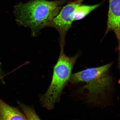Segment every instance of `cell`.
Here are the masks:
<instances>
[{
  "instance_id": "obj_10",
  "label": "cell",
  "mask_w": 120,
  "mask_h": 120,
  "mask_svg": "<svg viewBox=\"0 0 120 120\" xmlns=\"http://www.w3.org/2000/svg\"><path fill=\"white\" fill-rule=\"evenodd\" d=\"M117 50L118 51V52H119V57H120V58H119V59H120V60H120V47L119 48V49H117Z\"/></svg>"
},
{
  "instance_id": "obj_9",
  "label": "cell",
  "mask_w": 120,
  "mask_h": 120,
  "mask_svg": "<svg viewBox=\"0 0 120 120\" xmlns=\"http://www.w3.org/2000/svg\"><path fill=\"white\" fill-rule=\"evenodd\" d=\"M2 71H1V64H0V79H1L2 77Z\"/></svg>"
},
{
  "instance_id": "obj_5",
  "label": "cell",
  "mask_w": 120,
  "mask_h": 120,
  "mask_svg": "<svg viewBox=\"0 0 120 120\" xmlns=\"http://www.w3.org/2000/svg\"><path fill=\"white\" fill-rule=\"evenodd\" d=\"M113 31L117 39L118 47L120 46V0H109L107 28L105 36Z\"/></svg>"
},
{
  "instance_id": "obj_6",
  "label": "cell",
  "mask_w": 120,
  "mask_h": 120,
  "mask_svg": "<svg viewBox=\"0 0 120 120\" xmlns=\"http://www.w3.org/2000/svg\"><path fill=\"white\" fill-rule=\"evenodd\" d=\"M26 117L16 108L0 98V120H26Z\"/></svg>"
},
{
  "instance_id": "obj_7",
  "label": "cell",
  "mask_w": 120,
  "mask_h": 120,
  "mask_svg": "<svg viewBox=\"0 0 120 120\" xmlns=\"http://www.w3.org/2000/svg\"><path fill=\"white\" fill-rule=\"evenodd\" d=\"M102 4V3L92 5H82L75 9L73 15V21L81 20Z\"/></svg>"
},
{
  "instance_id": "obj_2",
  "label": "cell",
  "mask_w": 120,
  "mask_h": 120,
  "mask_svg": "<svg viewBox=\"0 0 120 120\" xmlns=\"http://www.w3.org/2000/svg\"><path fill=\"white\" fill-rule=\"evenodd\" d=\"M110 63L102 66L86 69L71 75L69 82L72 83L85 82L81 90H87L88 101L96 103L104 98L110 89L112 82L109 74Z\"/></svg>"
},
{
  "instance_id": "obj_8",
  "label": "cell",
  "mask_w": 120,
  "mask_h": 120,
  "mask_svg": "<svg viewBox=\"0 0 120 120\" xmlns=\"http://www.w3.org/2000/svg\"><path fill=\"white\" fill-rule=\"evenodd\" d=\"M19 105L25 114V115L27 120L40 119L33 109L21 103H19Z\"/></svg>"
},
{
  "instance_id": "obj_4",
  "label": "cell",
  "mask_w": 120,
  "mask_h": 120,
  "mask_svg": "<svg viewBox=\"0 0 120 120\" xmlns=\"http://www.w3.org/2000/svg\"><path fill=\"white\" fill-rule=\"evenodd\" d=\"M84 0H76L62 7L58 14L47 25V27L54 28L59 33L60 50H64L66 35L72 27V23L74 21V11L77 7L82 4Z\"/></svg>"
},
{
  "instance_id": "obj_3",
  "label": "cell",
  "mask_w": 120,
  "mask_h": 120,
  "mask_svg": "<svg viewBox=\"0 0 120 120\" xmlns=\"http://www.w3.org/2000/svg\"><path fill=\"white\" fill-rule=\"evenodd\" d=\"M77 53L69 57L64 50L60 51L57 61L54 67L53 76L50 86L46 92L41 96L40 101L45 108L52 110L60 100L63 90L69 82L74 64L79 57Z\"/></svg>"
},
{
  "instance_id": "obj_1",
  "label": "cell",
  "mask_w": 120,
  "mask_h": 120,
  "mask_svg": "<svg viewBox=\"0 0 120 120\" xmlns=\"http://www.w3.org/2000/svg\"><path fill=\"white\" fill-rule=\"evenodd\" d=\"M68 0H33L15 6L14 13L18 24L30 29L36 37L57 15Z\"/></svg>"
}]
</instances>
